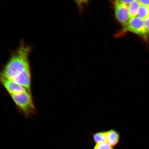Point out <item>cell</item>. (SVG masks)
Here are the masks:
<instances>
[{
    "mask_svg": "<svg viewBox=\"0 0 149 149\" xmlns=\"http://www.w3.org/2000/svg\"><path fill=\"white\" fill-rule=\"evenodd\" d=\"M30 47L22 43L15 53L6 65L1 76L12 80L30 68Z\"/></svg>",
    "mask_w": 149,
    "mask_h": 149,
    "instance_id": "1",
    "label": "cell"
},
{
    "mask_svg": "<svg viewBox=\"0 0 149 149\" xmlns=\"http://www.w3.org/2000/svg\"><path fill=\"white\" fill-rule=\"evenodd\" d=\"M17 107L27 116L35 113V108L30 92H27L11 95Z\"/></svg>",
    "mask_w": 149,
    "mask_h": 149,
    "instance_id": "2",
    "label": "cell"
},
{
    "mask_svg": "<svg viewBox=\"0 0 149 149\" xmlns=\"http://www.w3.org/2000/svg\"><path fill=\"white\" fill-rule=\"evenodd\" d=\"M123 31H130L147 39L149 32L145 27L144 20L138 16L132 18L127 25L125 26Z\"/></svg>",
    "mask_w": 149,
    "mask_h": 149,
    "instance_id": "3",
    "label": "cell"
},
{
    "mask_svg": "<svg viewBox=\"0 0 149 149\" xmlns=\"http://www.w3.org/2000/svg\"><path fill=\"white\" fill-rule=\"evenodd\" d=\"M115 12L117 19L120 23L125 26L130 19L128 6L124 4L120 1H116L115 3Z\"/></svg>",
    "mask_w": 149,
    "mask_h": 149,
    "instance_id": "4",
    "label": "cell"
},
{
    "mask_svg": "<svg viewBox=\"0 0 149 149\" xmlns=\"http://www.w3.org/2000/svg\"><path fill=\"white\" fill-rule=\"evenodd\" d=\"M1 80L3 86L11 95L29 91L12 80L8 78L1 76Z\"/></svg>",
    "mask_w": 149,
    "mask_h": 149,
    "instance_id": "5",
    "label": "cell"
},
{
    "mask_svg": "<svg viewBox=\"0 0 149 149\" xmlns=\"http://www.w3.org/2000/svg\"><path fill=\"white\" fill-rule=\"evenodd\" d=\"M12 80L31 92V76L30 68L27 69Z\"/></svg>",
    "mask_w": 149,
    "mask_h": 149,
    "instance_id": "6",
    "label": "cell"
},
{
    "mask_svg": "<svg viewBox=\"0 0 149 149\" xmlns=\"http://www.w3.org/2000/svg\"><path fill=\"white\" fill-rule=\"evenodd\" d=\"M107 143L111 146H116L120 141V135L114 130L107 132Z\"/></svg>",
    "mask_w": 149,
    "mask_h": 149,
    "instance_id": "7",
    "label": "cell"
},
{
    "mask_svg": "<svg viewBox=\"0 0 149 149\" xmlns=\"http://www.w3.org/2000/svg\"><path fill=\"white\" fill-rule=\"evenodd\" d=\"M141 4L139 1H133L128 5V8L131 19L137 16L138 12Z\"/></svg>",
    "mask_w": 149,
    "mask_h": 149,
    "instance_id": "8",
    "label": "cell"
},
{
    "mask_svg": "<svg viewBox=\"0 0 149 149\" xmlns=\"http://www.w3.org/2000/svg\"><path fill=\"white\" fill-rule=\"evenodd\" d=\"M93 139L96 144L107 143V132H100L95 134Z\"/></svg>",
    "mask_w": 149,
    "mask_h": 149,
    "instance_id": "9",
    "label": "cell"
},
{
    "mask_svg": "<svg viewBox=\"0 0 149 149\" xmlns=\"http://www.w3.org/2000/svg\"><path fill=\"white\" fill-rule=\"evenodd\" d=\"M149 16L148 6L144 5H141L138 12L137 16L144 20Z\"/></svg>",
    "mask_w": 149,
    "mask_h": 149,
    "instance_id": "10",
    "label": "cell"
},
{
    "mask_svg": "<svg viewBox=\"0 0 149 149\" xmlns=\"http://www.w3.org/2000/svg\"><path fill=\"white\" fill-rule=\"evenodd\" d=\"M93 149H113V147L107 143H102L96 144Z\"/></svg>",
    "mask_w": 149,
    "mask_h": 149,
    "instance_id": "11",
    "label": "cell"
},
{
    "mask_svg": "<svg viewBox=\"0 0 149 149\" xmlns=\"http://www.w3.org/2000/svg\"><path fill=\"white\" fill-rule=\"evenodd\" d=\"M144 21L145 27L149 32V16L144 20Z\"/></svg>",
    "mask_w": 149,
    "mask_h": 149,
    "instance_id": "12",
    "label": "cell"
},
{
    "mask_svg": "<svg viewBox=\"0 0 149 149\" xmlns=\"http://www.w3.org/2000/svg\"><path fill=\"white\" fill-rule=\"evenodd\" d=\"M141 5H144L146 6H149V0L146 1H139Z\"/></svg>",
    "mask_w": 149,
    "mask_h": 149,
    "instance_id": "13",
    "label": "cell"
},
{
    "mask_svg": "<svg viewBox=\"0 0 149 149\" xmlns=\"http://www.w3.org/2000/svg\"><path fill=\"white\" fill-rule=\"evenodd\" d=\"M120 2L126 5H129L133 1L130 0H127V1H120Z\"/></svg>",
    "mask_w": 149,
    "mask_h": 149,
    "instance_id": "14",
    "label": "cell"
},
{
    "mask_svg": "<svg viewBox=\"0 0 149 149\" xmlns=\"http://www.w3.org/2000/svg\"><path fill=\"white\" fill-rule=\"evenodd\" d=\"M148 10H149V6H148Z\"/></svg>",
    "mask_w": 149,
    "mask_h": 149,
    "instance_id": "15",
    "label": "cell"
}]
</instances>
